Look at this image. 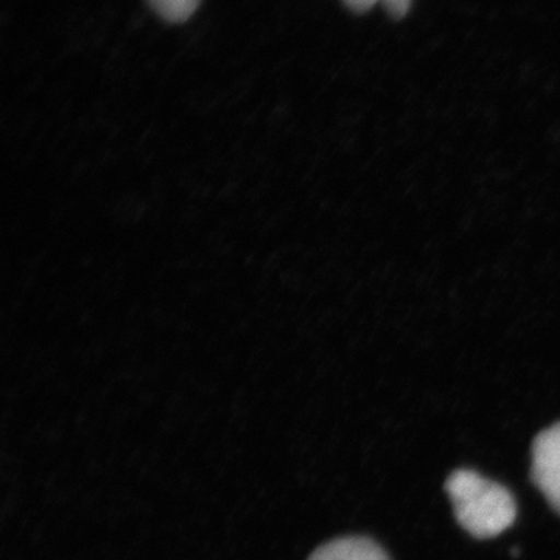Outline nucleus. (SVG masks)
<instances>
[{"label": "nucleus", "instance_id": "1", "mask_svg": "<svg viewBox=\"0 0 560 560\" xmlns=\"http://www.w3.org/2000/svg\"><path fill=\"white\" fill-rule=\"evenodd\" d=\"M445 489L456 521L478 539L499 536L515 521L517 506L510 490L482 478L477 471H453Z\"/></svg>", "mask_w": 560, "mask_h": 560}, {"label": "nucleus", "instance_id": "2", "mask_svg": "<svg viewBox=\"0 0 560 560\" xmlns=\"http://www.w3.org/2000/svg\"><path fill=\"white\" fill-rule=\"evenodd\" d=\"M530 477L560 514V422L541 431L534 441Z\"/></svg>", "mask_w": 560, "mask_h": 560}, {"label": "nucleus", "instance_id": "3", "mask_svg": "<svg viewBox=\"0 0 560 560\" xmlns=\"http://www.w3.org/2000/svg\"><path fill=\"white\" fill-rule=\"evenodd\" d=\"M308 560H389L381 545L366 537H342L320 545Z\"/></svg>", "mask_w": 560, "mask_h": 560}, {"label": "nucleus", "instance_id": "4", "mask_svg": "<svg viewBox=\"0 0 560 560\" xmlns=\"http://www.w3.org/2000/svg\"><path fill=\"white\" fill-rule=\"evenodd\" d=\"M149 2L168 22L189 20L200 5V0H149Z\"/></svg>", "mask_w": 560, "mask_h": 560}, {"label": "nucleus", "instance_id": "5", "mask_svg": "<svg viewBox=\"0 0 560 560\" xmlns=\"http://www.w3.org/2000/svg\"><path fill=\"white\" fill-rule=\"evenodd\" d=\"M381 2L394 18L400 20V18H404L405 14L408 13V10H410L412 0H381Z\"/></svg>", "mask_w": 560, "mask_h": 560}, {"label": "nucleus", "instance_id": "6", "mask_svg": "<svg viewBox=\"0 0 560 560\" xmlns=\"http://www.w3.org/2000/svg\"><path fill=\"white\" fill-rule=\"evenodd\" d=\"M345 2L348 3L350 9L363 13V11L372 9V7H374L375 3L381 2V0H345Z\"/></svg>", "mask_w": 560, "mask_h": 560}]
</instances>
